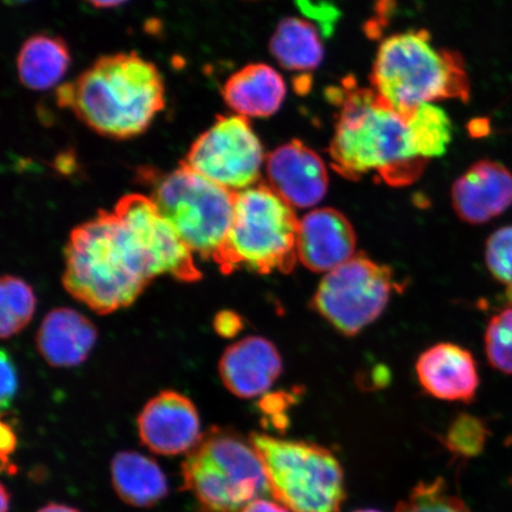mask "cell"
Segmentation results:
<instances>
[{"instance_id": "74e56055", "label": "cell", "mask_w": 512, "mask_h": 512, "mask_svg": "<svg viewBox=\"0 0 512 512\" xmlns=\"http://www.w3.org/2000/svg\"><path fill=\"white\" fill-rule=\"evenodd\" d=\"M352 512H382V511L376 510V509H360V510H355Z\"/></svg>"}, {"instance_id": "7a4b0ae2", "label": "cell", "mask_w": 512, "mask_h": 512, "mask_svg": "<svg viewBox=\"0 0 512 512\" xmlns=\"http://www.w3.org/2000/svg\"><path fill=\"white\" fill-rule=\"evenodd\" d=\"M64 259V288L99 315L132 305L157 278L142 242L114 211L76 227Z\"/></svg>"}, {"instance_id": "4fadbf2b", "label": "cell", "mask_w": 512, "mask_h": 512, "mask_svg": "<svg viewBox=\"0 0 512 512\" xmlns=\"http://www.w3.org/2000/svg\"><path fill=\"white\" fill-rule=\"evenodd\" d=\"M268 187L292 208L317 206L329 189L324 160L299 140L277 147L266 157Z\"/></svg>"}, {"instance_id": "d590c367", "label": "cell", "mask_w": 512, "mask_h": 512, "mask_svg": "<svg viewBox=\"0 0 512 512\" xmlns=\"http://www.w3.org/2000/svg\"><path fill=\"white\" fill-rule=\"evenodd\" d=\"M3 2L9 6H17V5H22L24 3L31 2V0H3Z\"/></svg>"}, {"instance_id": "f546056e", "label": "cell", "mask_w": 512, "mask_h": 512, "mask_svg": "<svg viewBox=\"0 0 512 512\" xmlns=\"http://www.w3.org/2000/svg\"><path fill=\"white\" fill-rule=\"evenodd\" d=\"M242 320L238 313L222 311L217 313L214 320V328L217 334L224 338H232L239 334L242 329Z\"/></svg>"}, {"instance_id": "83f0119b", "label": "cell", "mask_w": 512, "mask_h": 512, "mask_svg": "<svg viewBox=\"0 0 512 512\" xmlns=\"http://www.w3.org/2000/svg\"><path fill=\"white\" fill-rule=\"evenodd\" d=\"M296 396L287 393H277L265 396L259 403L264 418L270 421L275 430L284 431L288 427V411Z\"/></svg>"}, {"instance_id": "2e32d148", "label": "cell", "mask_w": 512, "mask_h": 512, "mask_svg": "<svg viewBox=\"0 0 512 512\" xmlns=\"http://www.w3.org/2000/svg\"><path fill=\"white\" fill-rule=\"evenodd\" d=\"M221 380L240 399L259 398L283 373V358L268 339L251 336L224 351L219 364Z\"/></svg>"}, {"instance_id": "d4e9b609", "label": "cell", "mask_w": 512, "mask_h": 512, "mask_svg": "<svg viewBox=\"0 0 512 512\" xmlns=\"http://www.w3.org/2000/svg\"><path fill=\"white\" fill-rule=\"evenodd\" d=\"M394 512H471L458 496L448 491L443 478L421 482L409 492Z\"/></svg>"}, {"instance_id": "9a60e30c", "label": "cell", "mask_w": 512, "mask_h": 512, "mask_svg": "<svg viewBox=\"0 0 512 512\" xmlns=\"http://www.w3.org/2000/svg\"><path fill=\"white\" fill-rule=\"evenodd\" d=\"M451 198L460 220L489 222L512 206V172L494 160H479L454 182Z\"/></svg>"}, {"instance_id": "f1b7e54d", "label": "cell", "mask_w": 512, "mask_h": 512, "mask_svg": "<svg viewBox=\"0 0 512 512\" xmlns=\"http://www.w3.org/2000/svg\"><path fill=\"white\" fill-rule=\"evenodd\" d=\"M18 390L17 369L11 356L2 351V395H0V403H2L3 411L9 409L16 398Z\"/></svg>"}, {"instance_id": "5b68a950", "label": "cell", "mask_w": 512, "mask_h": 512, "mask_svg": "<svg viewBox=\"0 0 512 512\" xmlns=\"http://www.w3.org/2000/svg\"><path fill=\"white\" fill-rule=\"evenodd\" d=\"M183 490L201 512H241L271 495L264 465L251 441L229 428L202 435L182 464Z\"/></svg>"}, {"instance_id": "cb8c5ba5", "label": "cell", "mask_w": 512, "mask_h": 512, "mask_svg": "<svg viewBox=\"0 0 512 512\" xmlns=\"http://www.w3.org/2000/svg\"><path fill=\"white\" fill-rule=\"evenodd\" d=\"M490 431L483 419L460 413L448 426L444 445L454 457L471 459L483 453Z\"/></svg>"}, {"instance_id": "ba28073f", "label": "cell", "mask_w": 512, "mask_h": 512, "mask_svg": "<svg viewBox=\"0 0 512 512\" xmlns=\"http://www.w3.org/2000/svg\"><path fill=\"white\" fill-rule=\"evenodd\" d=\"M145 172L159 213L192 253L217 264L232 228L238 192L209 181L183 162L170 174Z\"/></svg>"}, {"instance_id": "836d02e7", "label": "cell", "mask_w": 512, "mask_h": 512, "mask_svg": "<svg viewBox=\"0 0 512 512\" xmlns=\"http://www.w3.org/2000/svg\"><path fill=\"white\" fill-rule=\"evenodd\" d=\"M37 512H80L78 509L63 504H48Z\"/></svg>"}, {"instance_id": "8d00e7d4", "label": "cell", "mask_w": 512, "mask_h": 512, "mask_svg": "<svg viewBox=\"0 0 512 512\" xmlns=\"http://www.w3.org/2000/svg\"><path fill=\"white\" fill-rule=\"evenodd\" d=\"M507 298L508 302L512 304V285L508 286L507 288Z\"/></svg>"}, {"instance_id": "9c48e42d", "label": "cell", "mask_w": 512, "mask_h": 512, "mask_svg": "<svg viewBox=\"0 0 512 512\" xmlns=\"http://www.w3.org/2000/svg\"><path fill=\"white\" fill-rule=\"evenodd\" d=\"M395 288L389 267L355 254L326 273L312 305L341 334L355 336L382 315Z\"/></svg>"}, {"instance_id": "3957f363", "label": "cell", "mask_w": 512, "mask_h": 512, "mask_svg": "<svg viewBox=\"0 0 512 512\" xmlns=\"http://www.w3.org/2000/svg\"><path fill=\"white\" fill-rule=\"evenodd\" d=\"M56 101L101 136L125 140L149 130L164 110L165 83L156 64L136 51L117 53L57 88Z\"/></svg>"}, {"instance_id": "e575fe53", "label": "cell", "mask_w": 512, "mask_h": 512, "mask_svg": "<svg viewBox=\"0 0 512 512\" xmlns=\"http://www.w3.org/2000/svg\"><path fill=\"white\" fill-rule=\"evenodd\" d=\"M0 497H2V512H9L10 507V495L6 490L5 485L2 484V490H0Z\"/></svg>"}, {"instance_id": "7c38bea8", "label": "cell", "mask_w": 512, "mask_h": 512, "mask_svg": "<svg viewBox=\"0 0 512 512\" xmlns=\"http://www.w3.org/2000/svg\"><path fill=\"white\" fill-rule=\"evenodd\" d=\"M137 425L140 441L159 456L188 453L203 435L194 402L175 390H164L147 402Z\"/></svg>"}, {"instance_id": "8992f818", "label": "cell", "mask_w": 512, "mask_h": 512, "mask_svg": "<svg viewBox=\"0 0 512 512\" xmlns=\"http://www.w3.org/2000/svg\"><path fill=\"white\" fill-rule=\"evenodd\" d=\"M299 222L290 204L268 184L239 191L232 228L216 265L226 274L240 267L258 274L290 273L298 260Z\"/></svg>"}, {"instance_id": "484cf974", "label": "cell", "mask_w": 512, "mask_h": 512, "mask_svg": "<svg viewBox=\"0 0 512 512\" xmlns=\"http://www.w3.org/2000/svg\"><path fill=\"white\" fill-rule=\"evenodd\" d=\"M484 341L490 366L512 375V307L491 318Z\"/></svg>"}, {"instance_id": "f35d334b", "label": "cell", "mask_w": 512, "mask_h": 512, "mask_svg": "<svg viewBox=\"0 0 512 512\" xmlns=\"http://www.w3.org/2000/svg\"><path fill=\"white\" fill-rule=\"evenodd\" d=\"M509 444H512V437L509 439Z\"/></svg>"}, {"instance_id": "1f68e13d", "label": "cell", "mask_w": 512, "mask_h": 512, "mask_svg": "<svg viewBox=\"0 0 512 512\" xmlns=\"http://www.w3.org/2000/svg\"><path fill=\"white\" fill-rule=\"evenodd\" d=\"M241 512H292L279 502H272L270 499L259 498L249 503Z\"/></svg>"}, {"instance_id": "d6a6232c", "label": "cell", "mask_w": 512, "mask_h": 512, "mask_svg": "<svg viewBox=\"0 0 512 512\" xmlns=\"http://www.w3.org/2000/svg\"><path fill=\"white\" fill-rule=\"evenodd\" d=\"M85 2L98 9H113L125 4L128 0H85Z\"/></svg>"}, {"instance_id": "52a82bcc", "label": "cell", "mask_w": 512, "mask_h": 512, "mask_svg": "<svg viewBox=\"0 0 512 512\" xmlns=\"http://www.w3.org/2000/svg\"><path fill=\"white\" fill-rule=\"evenodd\" d=\"M248 439L275 501L292 512H341L347 485L343 466L329 448L259 432Z\"/></svg>"}, {"instance_id": "7402d4cb", "label": "cell", "mask_w": 512, "mask_h": 512, "mask_svg": "<svg viewBox=\"0 0 512 512\" xmlns=\"http://www.w3.org/2000/svg\"><path fill=\"white\" fill-rule=\"evenodd\" d=\"M270 50L281 67L292 72H309L324 59L322 38L313 24L296 17L278 24L270 42Z\"/></svg>"}, {"instance_id": "8fae6325", "label": "cell", "mask_w": 512, "mask_h": 512, "mask_svg": "<svg viewBox=\"0 0 512 512\" xmlns=\"http://www.w3.org/2000/svg\"><path fill=\"white\" fill-rule=\"evenodd\" d=\"M113 211L142 242L156 277L170 275L182 283H196L202 278L194 253L159 213L151 197L138 194L124 196Z\"/></svg>"}, {"instance_id": "4dcf8cb0", "label": "cell", "mask_w": 512, "mask_h": 512, "mask_svg": "<svg viewBox=\"0 0 512 512\" xmlns=\"http://www.w3.org/2000/svg\"><path fill=\"white\" fill-rule=\"evenodd\" d=\"M0 446H2V460L3 470L6 466H9V456L14 453L17 447V435L12 430V427L6 422H2V428H0Z\"/></svg>"}, {"instance_id": "5bb4252c", "label": "cell", "mask_w": 512, "mask_h": 512, "mask_svg": "<svg viewBox=\"0 0 512 512\" xmlns=\"http://www.w3.org/2000/svg\"><path fill=\"white\" fill-rule=\"evenodd\" d=\"M357 236L348 217L334 208L310 211L299 222L298 260L316 273H329L356 254Z\"/></svg>"}, {"instance_id": "6da1fadb", "label": "cell", "mask_w": 512, "mask_h": 512, "mask_svg": "<svg viewBox=\"0 0 512 512\" xmlns=\"http://www.w3.org/2000/svg\"><path fill=\"white\" fill-rule=\"evenodd\" d=\"M331 96L339 113L329 153L332 168L345 178L377 172L389 184H408L451 143L448 121L432 105L401 112L352 78Z\"/></svg>"}, {"instance_id": "ffe728a7", "label": "cell", "mask_w": 512, "mask_h": 512, "mask_svg": "<svg viewBox=\"0 0 512 512\" xmlns=\"http://www.w3.org/2000/svg\"><path fill=\"white\" fill-rule=\"evenodd\" d=\"M112 483L121 501L151 508L169 494L168 480L155 460L138 452H120L112 460Z\"/></svg>"}, {"instance_id": "ac0fdd59", "label": "cell", "mask_w": 512, "mask_h": 512, "mask_svg": "<svg viewBox=\"0 0 512 512\" xmlns=\"http://www.w3.org/2000/svg\"><path fill=\"white\" fill-rule=\"evenodd\" d=\"M98 339L94 324L80 312L67 307L48 313L38 329V352L51 367L80 366L91 354Z\"/></svg>"}, {"instance_id": "30bf717a", "label": "cell", "mask_w": 512, "mask_h": 512, "mask_svg": "<svg viewBox=\"0 0 512 512\" xmlns=\"http://www.w3.org/2000/svg\"><path fill=\"white\" fill-rule=\"evenodd\" d=\"M264 149L248 118L217 115L214 124L190 146L182 162L198 175L239 192L259 181Z\"/></svg>"}, {"instance_id": "4316f807", "label": "cell", "mask_w": 512, "mask_h": 512, "mask_svg": "<svg viewBox=\"0 0 512 512\" xmlns=\"http://www.w3.org/2000/svg\"><path fill=\"white\" fill-rule=\"evenodd\" d=\"M485 262L492 277L503 285H512V226L491 234L485 247Z\"/></svg>"}, {"instance_id": "d6986e66", "label": "cell", "mask_w": 512, "mask_h": 512, "mask_svg": "<svg viewBox=\"0 0 512 512\" xmlns=\"http://www.w3.org/2000/svg\"><path fill=\"white\" fill-rule=\"evenodd\" d=\"M286 82L266 63H252L230 75L221 89L226 105L246 118H268L277 113L286 98Z\"/></svg>"}, {"instance_id": "e0dca14e", "label": "cell", "mask_w": 512, "mask_h": 512, "mask_svg": "<svg viewBox=\"0 0 512 512\" xmlns=\"http://www.w3.org/2000/svg\"><path fill=\"white\" fill-rule=\"evenodd\" d=\"M416 376L432 398L470 403L479 388L477 362L471 352L457 344L439 343L422 352L416 361Z\"/></svg>"}, {"instance_id": "603a6c76", "label": "cell", "mask_w": 512, "mask_h": 512, "mask_svg": "<svg viewBox=\"0 0 512 512\" xmlns=\"http://www.w3.org/2000/svg\"><path fill=\"white\" fill-rule=\"evenodd\" d=\"M36 297L30 285L14 275L0 283V332L8 339L21 332L35 315Z\"/></svg>"}, {"instance_id": "277c9868", "label": "cell", "mask_w": 512, "mask_h": 512, "mask_svg": "<svg viewBox=\"0 0 512 512\" xmlns=\"http://www.w3.org/2000/svg\"><path fill=\"white\" fill-rule=\"evenodd\" d=\"M371 88L401 112L441 100H470L471 83L462 55L432 44L430 32L389 36L377 50Z\"/></svg>"}, {"instance_id": "44dd1931", "label": "cell", "mask_w": 512, "mask_h": 512, "mask_svg": "<svg viewBox=\"0 0 512 512\" xmlns=\"http://www.w3.org/2000/svg\"><path fill=\"white\" fill-rule=\"evenodd\" d=\"M72 63L68 43L60 36L37 34L23 43L16 60L18 79L31 91H48L62 81Z\"/></svg>"}]
</instances>
